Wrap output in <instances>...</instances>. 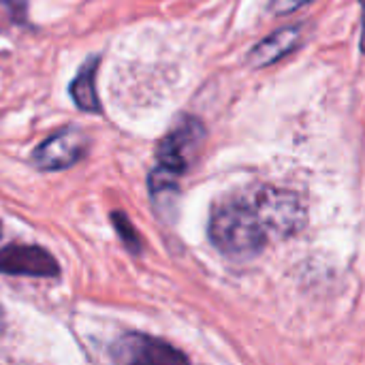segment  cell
<instances>
[{"instance_id": "4", "label": "cell", "mask_w": 365, "mask_h": 365, "mask_svg": "<svg viewBox=\"0 0 365 365\" xmlns=\"http://www.w3.org/2000/svg\"><path fill=\"white\" fill-rule=\"evenodd\" d=\"M86 152V137L75 128H64L43 141L34 152V165L45 171H58L75 165Z\"/></svg>"}, {"instance_id": "9", "label": "cell", "mask_w": 365, "mask_h": 365, "mask_svg": "<svg viewBox=\"0 0 365 365\" xmlns=\"http://www.w3.org/2000/svg\"><path fill=\"white\" fill-rule=\"evenodd\" d=\"M306 2H310V0H274V13L287 15V13H293L295 9L304 6Z\"/></svg>"}, {"instance_id": "10", "label": "cell", "mask_w": 365, "mask_h": 365, "mask_svg": "<svg viewBox=\"0 0 365 365\" xmlns=\"http://www.w3.org/2000/svg\"><path fill=\"white\" fill-rule=\"evenodd\" d=\"M361 2V9H364V34H361V49L365 51V0H359Z\"/></svg>"}, {"instance_id": "11", "label": "cell", "mask_w": 365, "mask_h": 365, "mask_svg": "<svg viewBox=\"0 0 365 365\" xmlns=\"http://www.w3.org/2000/svg\"><path fill=\"white\" fill-rule=\"evenodd\" d=\"M0 331H2V314H0Z\"/></svg>"}, {"instance_id": "3", "label": "cell", "mask_w": 365, "mask_h": 365, "mask_svg": "<svg viewBox=\"0 0 365 365\" xmlns=\"http://www.w3.org/2000/svg\"><path fill=\"white\" fill-rule=\"evenodd\" d=\"M113 359L120 364H137V365H173L186 364V357L178 353L173 346L148 338V336H126L113 346Z\"/></svg>"}, {"instance_id": "2", "label": "cell", "mask_w": 365, "mask_h": 365, "mask_svg": "<svg viewBox=\"0 0 365 365\" xmlns=\"http://www.w3.org/2000/svg\"><path fill=\"white\" fill-rule=\"evenodd\" d=\"M203 137L205 128L197 118H182L158 145L156 175L167 180H175L178 175H182L188 169L192 156L197 154Z\"/></svg>"}, {"instance_id": "12", "label": "cell", "mask_w": 365, "mask_h": 365, "mask_svg": "<svg viewBox=\"0 0 365 365\" xmlns=\"http://www.w3.org/2000/svg\"><path fill=\"white\" fill-rule=\"evenodd\" d=\"M0 235H2V231H0Z\"/></svg>"}, {"instance_id": "5", "label": "cell", "mask_w": 365, "mask_h": 365, "mask_svg": "<svg viewBox=\"0 0 365 365\" xmlns=\"http://www.w3.org/2000/svg\"><path fill=\"white\" fill-rule=\"evenodd\" d=\"M0 272L11 276L51 278L58 274L56 261L38 246H6L0 250Z\"/></svg>"}, {"instance_id": "1", "label": "cell", "mask_w": 365, "mask_h": 365, "mask_svg": "<svg viewBox=\"0 0 365 365\" xmlns=\"http://www.w3.org/2000/svg\"><path fill=\"white\" fill-rule=\"evenodd\" d=\"M304 218L306 210L297 195L259 188L222 201L212 214L210 237L225 255L244 257L299 231Z\"/></svg>"}, {"instance_id": "8", "label": "cell", "mask_w": 365, "mask_h": 365, "mask_svg": "<svg viewBox=\"0 0 365 365\" xmlns=\"http://www.w3.org/2000/svg\"><path fill=\"white\" fill-rule=\"evenodd\" d=\"M113 220H115V225H118V233L124 237V242H126L130 248H135V244L139 246V237H137V233H133V231H130L133 227L128 225V220H126L122 214H115V216H113Z\"/></svg>"}, {"instance_id": "7", "label": "cell", "mask_w": 365, "mask_h": 365, "mask_svg": "<svg viewBox=\"0 0 365 365\" xmlns=\"http://www.w3.org/2000/svg\"><path fill=\"white\" fill-rule=\"evenodd\" d=\"M96 64L98 60H90L88 64L81 66L79 75L71 83V96L83 111H101V101L96 96V86H94V75H96Z\"/></svg>"}, {"instance_id": "6", "label": "cell", "mask_w": 365, "mask_h": 365, "mask_svg": "<svg viewBox=\"0 0 365 365\" xmlns=\"http://www.w3.org/2000/svg\"><path fill=\"white\" fill-rule=\"evenodd\" d=\"M302 38V28L291 26V28H282L278 32H274L272 36L263 38L248 56L250 64L255 66H269L274 62H278L280 58H284L287 53H291Z\"/></svg>"}]
</instances>
